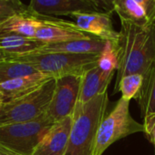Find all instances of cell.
<instances>
[{
    "instance_id": "cell-1",
    "label": "cell",
    "mask_w": 155,
    "mask_h": 155,
    "mask_svg": "<svg viewBox=\"0 0 155 155\" xmlns=\"http://www.w3.org/2000/svg\"><path fill=\"white\" fill-rule=\"evenodd\" d=\"M120 23L116 43L119 65L115 86L127 75L143 76L155 62V24L143 28L126 21Z\"/></svg>"
},
{
    "instance_id": "cell-2",
    "label": "cell",
    "mask_w": 155,
    "mask_h": 155,
    "mask_svg": "<svg viewBox=\"0 0 155 155\" xmlns=\"http://www.w3.org/2000/svg\"><path fill=\"white\" fill-rule=\"evenodd\" d=\"M108 91L83 105H77L66 155H92L101 120L107 114Z\"/></svg>"
},
{
    "instance_id": "cell-3",
    "label": "cell",
    "mask_w": 155,
    "mask_h": 155,
    "mask_svg": "<svg viewBox=\"0 0 155 155\" xmlns=\"http://www.w3.org/2000/svg\"><path fill=\"white\" fill-rule=\"evenodd\" d=\"M56 79H51L35 91L4 101L0 105V126L31 121L43 116L51 102Z\"/></svg>"
},
{
    "instance_id": "cell-4",
    "label": "cell",
    "mask_w": 155,
    "mask_h": 155,
    "mask_svg": "<svg viewBox=\"0 0 155 155\" xmlns=\"http://www.w3.org/2000/svg\"><path fill=\"white\" fill-rule=\"evenodd\" d=\"M100 55L65 54V53H33L15 58L32 66L38 72L53 79L66 76H82L86 71L97 66Z\"/></svg>"
},
{
    "instance_id": "cell-5",
    "label": "cell",
    "mask_w": 155,
    "mask_h": 155,
    "mask_svg": "<svg viewBox=\"0 0 155 155\" xmlns=\"http://www.w3.org/2000/svg\"><path fill=\"white\" fill-rule=\"evenodd\" d=\"M144 131L143 123L138 122L130 113V101L120 98L101 122L92 155H103L114 142L136 132Z\"/></svg>"
},
{
    "instance_id": "cell-6",
    "label": "cell",
    "mask_w": 155,
    "mask_h": 155,
    "mask_svg": "<svg viewBox=\"0 0 155 155\" xmlns=\"http://www.w3.org/2000/svg\"><path fill=\"white\" fill-rule=\"evenodd\" d=\"M54 123L45 113L31 121L2 125L0 126V144L32 155L42 137Z\"/></svg>"
},
{
    "instance_id": "cell-7",
    "label": "cell",
    "mask_w": 155,
    "mask_h": 155,
    "mask_svg": "<svg viewBox=\"0 0 155 155\" xmlns=\"http://www.w3.org/2000/svg\"><path fill=\"white\" fill-rule=\"evenodd\" d=\"M82 76H66L56 79V87L46 114L53 122L73 116L79 102Z\"/></svg>"
},
{
    "instance_id": "cell-8",
    "label": "cell",
    "mask_w": 155,
    "mask_h": 155,
    "mask_svg": "<svg viewBox=\"0 0 155 155\" xmlns=\"http://www.w3.org/2000/svg\"><path fill=\"white\" fill-rule=\"evenodd\" d=\"M94 38L96 37H93L78 28L74 22L41 15L40 24L35 36L36 39L44 44H55L73 40H87Z\"/></svg>"
},
{
    "instance_id": "cell-9",
    "label": "cell",
    "mask_w": 155,
    "mask_h": 155,
    "mask_svg": "<svg viewBox=\"0 0 155 155\" xmlns=\"http://www.w3.org/2000/svg\"><path fill=\"white\" fill-rule=\"evenodd\" d=\"M28 8L36 14L47 17L103 12L92 0H30Z\"/></svg>"
},
{
    "instance_id": "cell-10",
    "label": "cell",
    "mask_w": 155,
    "mask_h": 155,
    "mask_svg": "<svg viewBox=\"0 0 155 155\" xmlns=\"http://www.w3.org/2000/svg\"><path fill=\"white\" fill-rule=\"evenodd\" d=\"M110 12L98 13H74L70 18H74L75 24L82 31L105 41L116 43L120 33L117 32L112 24Z\"/></svg>"
},
{
    "instance_id": "cell-11",
    "label": "cell",
    "mask_w": 155,
    "mask_h": 155,
    "mask_svg": "<svg viewBox=\"0 0 155 155\" xmlns=\"http://www.w3.org/2000/svg\"><path fill=\"white\" fill-rule=\"evenodd\" d=\"M72 126V116L55 122L42 137L32 155H66Z\"/></svg>"
},
{
    "instance_id": "cell-12",
    "label": "cell",
    "mask_w": 155,
    "mask_h": 155,
    "mask_svg": "<svg viewBox=\"0 0 155 155\" xmlns=\"http://www.w3.org/2000/svg\"><path fill=\"white\" fill-rule=\"evenodd\" d=\"M115 73H106L97 66L86 71L81 78L79 102L83 105L92 99L108 91V87Z\"/></svg>"
},
{
    "instance_id": "cell-13",
    "label": "cell",
    "mask_w": 155,
    "mask_h": 155,
    "mask_svg": "<svg viewBox=\"0 0 155 155\" xmlns=\"http://www.w3.org/2000/svg\"><path fill=\"white\" fill-rule=\"evenodd\" d=\"M51 79L53 78L40 72L19 77L0 84V94L5 101L13 100L35 91Z\"/></svg>"
},
{
    "instance_id": "cell-14",
    "label": "cell",
    "mask_w": 155,
    "mask_h": 155,
    "mask_svg": "<svg viewBox=\"0 0 155 155\" xmlns=\"http://www.w3.org/2000/svg\"><path fill=\"white\" fill-rule=\"evenodd\" d=\"M106 41L98 38L87 40H73L55 44H44L35 53H65L100 55ZM33 54V53H32Z\"/></svg>"
},
{
    "instance_id": "cell-15",
    "label": "cell",
    "mask_w": 155,
    "mask_h": 155,
    "mask_svg": "<svg viewBox=\"0 0 155 155\" xmlns=\"http://www.w3.org/2000/svg\"><path fill=\"white\" fill-rule=\"evenodd\" d=\"M43 45L44 43L36 38L14 33L0 32V49L8 58H15L35 53Z\"/></svg>"
},
{
    "instance_id": "cell-16",
    "label": "cell",
    "mask_w": 155,
    "mask_h": 155,
    "mask_svg": "<svg viewBox=\"0 0 155 155\" xmlns=\"http://www.w3.org/2000/svg\"><path fill=\"white\" fill-rule=\"evenodd\" d=\"M40 24V15L28 11L14 15L0 24V32L14 33L27 38H35L37 29Z\"/></svg>"
},
{
    "instance_id": "cell-17",
    "label": "cell",
    "mask_w": 155,
    "mask_h": 155,
    "mask_svg": "<svg viewBox=\"0 0 155 155\" xmlns=\"http://www.w3.org/2000/svg\"><path fill=\"white\" fill-rule=\"evenodd\" d=\"M137 101L143 121L155 116V62L143 75V83Z\"/></svg>"
},
{
    "instance_id": "cell-18",
    "label": "cell",
    "mask_w": 155,
    "mask_h": 155,
    "mask_svg": "<svg viewBox=\"0 0 155 155\" xmlns=\"http://www.w3.org/2000/svg\"><path fill=\"white\" fill-rule=\"evenodd\" d=\"M113 10L118 14L120 21L143 28L152 25L148 20L144 10L135 0H114Z\"/></svg>"
},
{
    "instance_id": "cell-19",
    "label": "cell",
    "mask_w": 155,
    "mask_h": 155,
    "mask_svg": "<svg viewBox=\"0 0 155 155\" xmlns=\"http://www.w3.org/2000/svg\"><path fill=\"white\" fill-rule=\"evenodd\" d=\"M37 72L32 66L18 59L6 58L0 60V84Z\"/></svg>"
},
{
    "instance_id": "cell-20",
    "label": "cell",
    "mask_w": 155,
    "mask_h": 155,
    "mask_svg": "<svg viewBox=\"0 0 155 155\" xmlns=\"http://www.w3.org/2000/svg\"><path fill=\"white\" fill-rule=\"evenodd\" d=\"M143 83V76L140 74H130L123 77L120 81L114 86L113 93L121 92V98L126 101L137 100Z\"/></svg>"
},
{
    "instance_id": "cell-21",
    "label": "cell",
    "mask_w": 155,
    "mask_h": 155,
    "mask_svg": "<svg viewBox=\"0 0 155 155\" xmlns=\"http://www.w3.org/2000/svg\"><path fill=\"white\" fill-rule=\"evenodd\" d=\"M116 43L106 41L105 47L100 54L98 67L106 73H115L118 68L119 59Z\"/></svg>"
},
{
    "instance_id": "cell-22",
    "label": "cell",
    "mask_w": 155,
    "mask_h": 155,
    "mask_svg": "<svg viewBox=\"0 0 155 155\" xmlns=\"http://www.w3.org/2000/svg\"><path fill=\"white\" fill-rule=\"evenodd\" d=\"M28 6L20 0H0V24L7 18L28 11Z\"/></svg>"
},
{
    "instance_id": "cell-23",
    "label": "cell",
    "mask_w": 155,
    "mask_h": 155,
    "mask_svg": "<svg viewBox=\"0 0 155 155\" xmlns=\"http://www.w3.org/2000/svg\"><path fill=\"white\" fill-rule=\"evenodd\" d=\"M141 7L150 24H155V0H135Z\"/></svg>"
},
{
    "instance_id": "cell-24",
    "label": "cell",
    "mask_w": 155,
    "mask_h": 155,
    "mask_svg": "<svg viewBox=\"0 0 155 155\" xmlns=\"http://www.w3.org/2000/svg\"><path fill=\"white\" fill-rule=\"evenodd\" d=\"M143 125L145 128L144 133L146 134V137L155 146V116L143 121Z\"/></svg>"
},
{
    "instance_id": "cell-25",
    "label": "cell",
    "mask_w": 155,
    "mask_h": 155,
    "mask_svg": "<svg viewBox=\"0 0 155 155\" xmlns=\"http://www.w3.org/2000/svg\"><path fill=\"white\" fill-rule=\"evenodd\" d=\"M113 1L114 0H96L97 4L106 12L112 13L113 10Z\"/></svg>"
},
{
    "instance_id": "cell-26",
    "label": "cell",
    "mask_w": 155,
    "mask_h": 155,
    "mask_svg": "<svg viewBox=\"0 0 155 155\" xmlns=\"http://www.w3.org/2000/svg\"><path fill=\"white\" fill-rule=\"evenodd\" d=\"M0 155H29V154H26V153L15 150L13 149H10L8 147H6L2 144H0Z\"/></svg>"
},
{
    "instance_id": "cell-27",
    "label": "cell",
    "mask_w": 155,
    "mask_h": 155,
    "mask_svg": "<svg viewBox=\"0 0 155 155\" xmlns=\"http://www.w3.org/2000/svg\"><path fill=\"white\" fill-rule=\"evenodd\" d=\"M6 58H8L7 56L4 54V52L1 49H0V60H3V59H6Z\"/></svg>"
},
{
    "instance_id": "cell-28",
    "label": "cell",
    "mask_w": 155,
    "mask_h": 155,
    "mask_svg": "<svg viewBox=\"0 0 155 155\" xmlns=\"http://www.w3.org/2000/svg\"><path fill=\"white\" fill-rule=\"evenodd\" d=\"M5 101V100H4V98H3V96L1 95V94H0V105H1L3 102Z\"/></svg>"
},
{
    "instance_id": "cell-29",
    "label": "cell",
    "mask_w": 155,
    "mask_h": 155,
    "mask_svg": "<svg viewBox=\"0 0 155 155\" xmlns=\"http://www.w3.org/2000/svg\"><path fill=\"white\" fill-rule=\"evenodd\" d=\"M92 1H94V2H95V3L97 4V2H96V0H92Z\"/></svg>"
},
{
    "instance_id": "cell-30",
    "label": "cell",
    "mask_w": 155,
    "mask_h": 155,
    "mask_svg": "<svg viewBox=\"0 0 155 155\" xmlns=\"http://www.w3.org/2000/svg\"><path fill=\"white\" fill-rule=\"evenodd\" d=\"M154 153H155V150H154Z\"/></svg>"
}]
</instances>
